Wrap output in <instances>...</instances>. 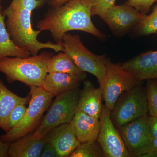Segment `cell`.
<instances>
[{"label": "cell", "instance_id": "cell-1", "mask_svg": "<svg viewBox=\"0 0 157 157\" xmlns=\"http://www.w3.org/2000/svg\"><path fill=\"white\" fill-rule=\"evenodd\" d=\"M91 17L88 0H70L61 6L51 7L38 21L36 28L41 31H49L56 43L62 44L63 35L74 30L104 40L105 36L93 24Z\"/></svg>", "mask_w": 157, "mask_h": 157}, {"label": "cell", "instance_id": "cell-2", "mask_svg": "<svg viewBox=\"0 0 157 157\" xmlns=\"http://www.w3.org/2000/svg\"><path fill=\"white\" fill-rule=\"evenodd\" d=\"M2 12L7 18L6 28L13 42L19 48L29 52L31 56L37 55L44 48H50L56 52L64 51L62 43L38 41L37 37L41 31L34 30L32 27V11L11 1Z\"/></svg>", "mask_w": 157, "mask_h": 157}, {"label": "cell", "instance_id": "cell-3", "mask_svg": "<svg viewBox=\"0 0 157 157\" xmlns=\"http://www.w3.org/2000/svg\"><path fill=\"white\" fill-rule=\"evenodd\" d=\"M53 55L43 51L29 57H6L0 59V72L5 74L9 83L19 81L29 87H42L48 73V61Z\"/></svg>", "mask_w": 157, "mask_h": 157}, {"label": "cell", "instance_id": "cell-4", "mask_svg": "<svg viewBox=\"0 0 157 157\" xmlns=\"http://www.w3.org/2000/svg\"><path fill=\"white\" fill-rule=\"evenodd\" d=\"M30 99L24 116L9 132L0 136V140L10 144L20 137L29 134L37 128L43 114L49 107L54 97L42 87L29 86Z\"/></svg>", "mask_w": 157, "mask_h": 157}, {"label": "cell", "instance_id": "cell-5", "mask_svg": "<svg viewBox=\"0 0 157 157\" xmlns=\"http://www.w3.org/2000/svg\"><path fill=\"white\" fill-rule=\"evenodd\" d=\"M64 51L69 55L82 71L95 76L102 88L107 71V59L105 55H98L87 49L78 35L65 33L62 38Z\"/></svg>", "mask_w": 157, "mask_h": 157}, {"label": "cell", "instance_id": "cell-6", "mask_svg": "<svg viewBox=\"0 0 157 157\" xmlns=\"http://www.w3.org/2000/svg\"><path fill=\"white\" fill-rule=\"evenodd\" d=\"M79 91L75 89L56 96L33 132L36 138H42L56 127L71 121L77 110Z\"/></svg>", "mask_w": 157, "mask_h": 157}, {"label": "cell", "instance_id": "cell-7", "mask_svg": "<svg viewBox=\"0 0 157 157\" xmlns=\"http://www.w3.org/2000/svg\"><path fill=\"white\" fill-rule=\"evenodd\" d=\"M147 113L145 87L140 84L120 96L110 111V118L117 129Z\"/></svg>", "mask_w": 157, "mask_h": 157}, {"label": "cell", "instance_id": "cell-8", "mask_svg": "<svg viewBox=\"0 0 157 157\" xmlns=\"http://www.w3.org/2000/svg\"><path fill=\"white\" fill-rule=\"evenodd\" d=\"M141 82L131 73L124 70L120 64L113 63L108 59L102 87L105 106L111 111L118 98L123 93L141 84Z\"/></svg>", "mask_w": 157, "mask_h": 157}, {"label": "cell", "instance_id": "cell-9", "mask_svg": "<svg viewBox=\"0 0 157 157\" xmlns=\"http://www.w3.org/2000/svg\"><path fill=\"white\" fill-rule=\"evenodd\" d=\"M110 111L103 105L100 118L101 128L97 140L103 149L104 157H131L119 132L113 124Z\"/></svg>", "mask_w": 157, "mask_h": 157}, {"label": "cell", "instance_id": "cell-10", "mask_svg": "<svg viewBox=\"0 0 157 157\" xmlns=\"http://www.w3.org/2000/svg\"><path fill=\"white\" fill-rule=\"evenodd\" d=\"M147 16L126 4L113 6L101 16L116 36H123Z\"/></svg>", "mask_w": 157, "mask_h": 157}, {"label": "cell", "instance_id": "cell-11", "mask_svg": "<svg viewBox=\"0 0 157 157\" xmlns=\"http://www.w3.org/2000/svg\"><path fill=\"white\" fill-rule=\"evenodd\" d=\"M148 113L117 128L131 156L152 139L148 125Z\"/></svg>", "mask_w": 157, "mask_h": 157}, {"label": "cell", "instance_id": "cell-12", "mask_svg": "<svg viewBox=\"0 0 157 157\" xmlns=\"http://www.w3.org/2000/svg\"><path fill=\"white\" fill-rule=\"evenodd\" d=\"M121 66L139 81L151 78L157 79V50L138 55Z\"/></svg>", "mask_w": 157, "mask_h": 157}, {"label": "cell", "instance_id": "cell-13", "mask_svg": "<svg viewBox=\"0 0 157 157\" xmlns=\"http://www.w3.org/2000/svg\"><path fill=\"white\" fill-rule=\"evenodd\" d=\"M43 137L53 145L58 157H70L80 144L70 123L56 127Z\"/></svg>", "mask_w": 157, "mask_h": 157}, {"label": "cell", "instance_id": "cell-14", "mask_svg": "<svg viewBox=\"0 0 157 157\" xmlns=\"http://www.w3.org/2000/svg\"><path fill=\"white\" fill-rule=\"evenodd\" d=\"M82 82L83 88L79 91L77 110L100 119L103 107V89L96 87L88 80Z\"/></svg>", "mask_w": 157, "mask_h": 157}, {"label": "cell", "instance_id": "cell-15", "mask_svg": "<svg viewBox=\"0 0 157 157\" xmlns=\"http://www.w3.org/2000/svg\"><path fill=\"white\" fill-rule=\"evenodd\" d=\"M70 124L78 141L82 143L97 140L101 123L100 119L77 110Z\"/></svg>", "mask_w": 157, "mask_h": 157}, {"label": "cell", "instance_id": "cell-16", "mask_svg": "<svg viewBox=\"0 0 157 157\" xmlns=\"http://www.w3.org/2000/svg\"><path fill=\"white\" fill-rule=\"evenodd\" d=\"M82 80L78 76L70 73H47L42 87L47 92L56 97L71 90L79 88Z\"/></svg>", "mask_w": 157, "mask_h": 157}, {"label": "cell", "instance_id": "cell-17", "mask_svg": "<svg viewBox=\"0 0 157 157\" xmlns=\"http://www.w3.org/2000/svg\"><path fill=\"white\" fill-rule=\"evenodd\" d=\"M45 142L44 137L36 138L33 132L11 142L8 149L10 157H39Z\"/></svg>", "mask_w": 157, "mask_h": 157}, {"label": "cell", "instance_id": "cell-18", "mask_svg": "<svg viewBox=\"0 0 157 157\" xmlns=\"http://www.w3.org/2000/svg\"><path fill=\"white\" fill-rule=\"evenodd\" d=\"M30 95L21 97L11 91L0 78V128L6 133L10 130L9 117L15 106L20 104L29 103Z\"/></svg>", "mask_w": 157, "mask_h": 157}, {"label": "cell", "instance_id": "cell-19", "mask_svg": "<svg viewBox=\"0 0 157 157\" xmlns=\"http://www.w3.org/2000/svg\"><path fill=\"white\" fill-rule=\"evenodd\" d=\"M47 72L70 73L78 76L82 81L87 76L86 72L78 68L71 57L63 51L51 58L47 65Z\"/></svg>", "mask_w": 157, "mask_h": 157}, {"label": "cell", "instance_id": "cell-20", "mask_svg": "<svg viewBox=\"0 0 157 157\" xmlns=\"http://www.w3.org/2000/svg\"><path fill=\"white\" fill-rule=\"evenodd\" d=\"M0 4V59L6 57L26 58L30 56L28 51L21 48L15 45L6 28V17L2 12Z\"/></svg>", "mask_w": 157, "mask_h": 157}, {"label": "cell", "instance_id": "cell-21", "mask_svg": "<svg viewBox=\"0 0 157 157\" xmlns=\"http://www.w3.org/2000/svg\"><path fill=\"white\" fill-rule=\"evenodd\" d=\"M69 157H104V153L96 140L80 143Z\"/></svg>", "mask_w": 157, "mask_h": 157}, {"label": "cell", "instance_id": "cell-22", "mask_svg": "<svg viewBox=\"0 0 157 157\" xmlns=\"http://www.w3.org/2000/svg\"><path fill=\"white\" fill-rule=\"evenodd\" d=\"M139 36H148L157 33V4L152 12L135 27Z\"/></svg>", "mask_w": 157, "mask_h": 157}, {"label": "cell", "instance_id": "cell-23", "mask_svg": "<svg viewBox=\"0 0 157 157\" xmlns=\"http://www.w3.org/2000/svg\"><path fill=\"white\" fill-rule=\"evenodd\" d=\"M145 86L148 107V113L157 117V79L151 78L146 80Z\"/></svg>", "mask_w": 157, "mask_h": 157}, {"label": "cell", "instance_id": "cell-24", "mask_svg": "<svg viewBox=\"0 0 157 157\" xmlns=\"http://www.w3.org/2000/svg\"><path fill=\"white\" fill-rule=\"evenodd\" d=\"M91 5L92 16L100 17L109 8L115 5L116 0H88Z\"/></svg>", "mask_w": 157, "mask_h": 157}, {"label": "cell", "instance_id": "cell-25", "mask_svg": "<svg viewBox=\"0 0 157 157\" xmlns=\"http://www.w3.org/2000/svg\"><path fill=\"white\" fill-rule=\"evenodd\" d=\"M25 104H18L11 111L9 117L10 130L15 127L24 116L27 109Z\"/></svg>", "mask_w": 157, "mask_h": 157}, {"label": "cell", "instance_id": "cell-26", "mask_svg": "<svg viewBox=\"0 0 157 157\" xmlns=\"http://www.w3.org/2000/svg\"><path fill=\"white\" fill-rule=\"evenodd\" d=\"M157 0H128L125 4L134 7L139 12L146 14Z\"/></svg>", "mask_w": 157, "mask_h": 157}, {"label": "cell", "instance_id": "cell-27", "mask_svg": "<svg viewBox=\"0 0 157 157\" xmlns=\"http://www.w3.org/2000/svg\"><path fill=\"white\" fill-rule=\"evenodd\" d=\"M156 152H157V137L152 138L148 143L139 149L135 154V157H141L144 155Z\"/></svg>", "mask_w": 157, "mask_h": 157}, {"label": "cell", "instance_id": "cell-28", "mask_svg": "<svg viewBox=\"0 0 157 157\" xmlns=\"http://www.w3.org/2000/svg\"><path fill=\"white\" fill-rule=\"evenodd\" d=\"M12 2L20 5L32 12L45 4L42 0H12Z\"/></svg>", "mask_w": 157, "mask_h": 157}, {"label": "cell", "instance_id": "cell-29", "mask_svg": "<svg viewBox=\"0 0 157 157\" xmlns=\"http://www.w3.org/2000/svg\"><path fill=\"white\" fill-rule=\"evenodd\" d=\"M41 157H58L55 149L49 142L45 141L41 155Z\"/></svg>", "mask_w": 157, "mask_h": 157}, {"label": "cell", "instance_id": "cell-30", "mask_svg": "<svg viewBox=\"0 0 157 157\" xmlns=\"http://www.w3.org/2000/svg\"><path fill=\"white\" fill-rule=\"evenodd\" d=\"M148 125L152 139L157 137V117L149 115Z\"/></svg>", "mask_w": 157, "mask_h": 157}, {"label": "cell", "instance_id": "cell-31", "mask_svg": "<svg viewBox=\"0 0 157 157\" xmlns=\"http://www.w3.org/2000/svg\"><path fill=\"white\" fill-rule=\"evenodd\" d=\"M9 144L0 140V157H8Z\"/></svg>", "mask_w": 157, "mask_h": 157}, {"label": "cell", "instance_id": "cell-32", "mask_svg": "<svg viewBox=\"0 0 157 157\" xmlns=\"http://www.w3.org/2000/svg\"><path fill=\"white\" fill-rule=\"evenodd\" d=\"M70 0H50L48 3L49 6L51 7L60 6L63 5Z\"/></svg>", "mask_w": 157, "mask_h": 157}, {"label": "cell", "instance_id": "cell-33", "mask_svg": "<svg viewBox=\"0 0 157 157\" xmlns=\"http://www.w3.org/2000/svg\"><path fill=\"white\" fill-rule=\"evenodd\" d=\"M42 1H43L45 3H48L49 1H50V0H42Z\"/></svg>", "mask_w": 157, "mask_h": 157}, {"label": "cell", "instance_id": "cell-34", "mask_svg": "<svg viewBox=\"0 0 157 157\" xmlns=\"http://www.w3.org/2000/svg\"><path fill=\"white\" fill-rule=\"evenodd\" d=\"M2 0H0V4H1V2H2Z\"/></svg>", "mask_w": 157, "mask_h": 157}]
</instances>
